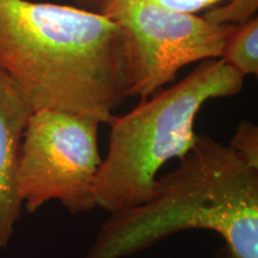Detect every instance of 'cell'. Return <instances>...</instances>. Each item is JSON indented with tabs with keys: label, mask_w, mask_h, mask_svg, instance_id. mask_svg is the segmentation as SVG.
<instances>
[{
	"label": "cell",
	"mask_w": 258,
	"mask_h": 258,
	"mask_svg": "<svg viewBox=\"0 0 258 258\" xmlns=\"http://www.w3.org/2000/svg\"><path fill=\"white\" fill-rule=\"evenodd\" d=\"M32 109L0 70V251L8 246L21 218L17 171L22 139Z\"/></svg>",
	"instance_id": "obj_6"
},
{
	"label": "cell",
	"mask_w": 258,
	"mask_h": 258,
	"mask_svg": "<svg viewBox=\"0 0 258 258\" xmlns=\"http://www.w3.org/2000/svg\"><path fill=\"white\" fill-rule=\"evenodd\" d=\"M179 161L150 201L111 213L85 258H123L185 230L217 232L227 258H258V166L207 135Z\"/></svg>",
	"instance_id": "obj_2"
},
{
	"label": "cell",
	"mask_w": 258,
	"mask_h": 258,
	"mask_svg": "<svg viewBox=\"0 0 258 258\" xmlns=\"http://www.w3.org/2000/svg\"><path fill=\"white\" fill-rule=\"evenodd\" d=\"M220 59L244 78L258 74V18L235 25Z\"/></svg>",
	"instance_id": "obj_7"
},
{
	"label": "cell",
	"mask_w": 258,
	"mask_h": 258,
	"mask_svg": "<svg viewBox=\"0 0 258 258\" xmlns=\"http://www.w3.org/2000/svg\"><path fill=\"white\" fill-rule=\"evenodd\" d=\"M105 16L120 25L128 50V97L141 101L190 63L220 59L235 25L214 24L158 0H110Z\"/></svg>",
	"instance_id": "obj_5"
},
{
	"label": "cell",
	"mask_w": 258,
	"mask_h": 258,
	"mask_svg": "<svg viewBox=\"0 0 258 258\" xmlns=\"http://www.w3.org/2000/svg\"><path fill=\"white\" fill-rule=\"evenodd\" d=\"M72 2L74 3V6L79 9L103 14L110 0H72Z\"/></svg>",
	"instance_id": "obj_10"
},
{
	"label": "cell",
	"mask_w": 258,
	"mask_h": 258,
	"mask_svg": "<svg viewBox=\"0 0 258 258\" xmlns=\"http://www.w3.org/2000/svg\"><path fill=\"white\" fill-rule=\"evenodd\" d=\"M101 122L55 109L32 111L22 139L17 192L29 213L59 201L72 214L97 207Z\"/></svg>",
	"instance_id": "obj_4"
},
{
	"label": "cell",
	"mask_w": 258,
	"mask_h": 258,
	"mask_svg": "<svg viewBox=\"0 0 258 258\" xmlns=\"http://www.w3.org/2000/svg\"><path fill=\"white\" fill-rule=\"evenodd\" d=\"M0 70L32 111L78 112L109 124L128 97L123 31L77 6L0 0Z\"/></svg>",
	"instance_id": "obj_1"
},
{
	"label": "cell",
	"mask_w": 258,
	"mask_h": 258,
	"mask_svg": "<svg viewBox=\"0 0 258 258\" xmlns=\"http://www.w3.org/2000/svg\"><path fill=\"white\" fill-rule=\"evenodd\" d=\"M243 88L244 77L224 60H206L175 85L115 116L97 176V207L115 213L150 201L161 167L182 159L195 144L202 106Z\"/></svg>",
	"instance_id": "obj_3"
},
{
	"label": "cell",
	"mask_w": 258,
	"mask_h": 258,
	"mask_svg": "<svg viewBox=\"0 0 258 258\" xmlns=\"http://www.w3.org/2000/svg\"><path fill=\"white\" fill-rule=\"evenodd\" d=\"M258 0H228L220 8L208 10L203 18L214 24L238 25L256 17Z\"/></svg>",
	"instance_id": "obj_8"
},
{
	"label": "cell",
	"mask_w": 258,
	"mask_h": 258,
	"mask_svg": "<svg viewBox=\"0 0 258 258\" xmlns=\"http://www.w3.org/2000/svg\"><path fill=\"white\" fill-rule=\"evenodd\" d=\"M230 146L247 163L258 166V127L251 122H241L232 138Z\"/></svg>",
	"instance_id": "obj_9"
}]
</instances>
